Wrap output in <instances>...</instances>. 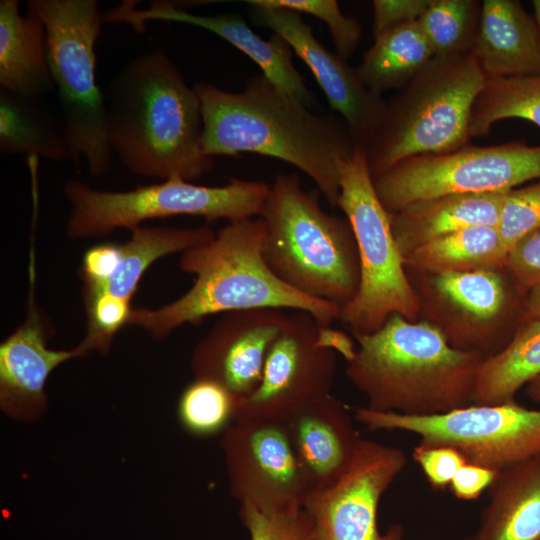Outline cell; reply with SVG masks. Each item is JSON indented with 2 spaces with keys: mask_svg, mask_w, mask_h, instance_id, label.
I'll return each instance as SVG.
<instances>
[{
  "mask_svg": "<svg viewBox=\"0 0 540 540\" xmlns=\"http://www.w3.org/2000/svg\"><path fill=\"white\" fill-rule=\"evenodd\" d=\"M193 87L202 105L204 155L248 152L282 160L310 177L337 207L341 168L356 147L342 119L311 112L262 74L239 92L206 82Z\"/></svg>",
  "mask_w": 540,
  "mask_h": 540,
  "instance_id": "cell-1",
  "label": "cell"
},
{
  "mask_svg": "<svg viewBox=\"0 0 540 540\" xmlns=\"http://www.w3.org/2000/svg\"><path fill=\"white\" fill-rule=\"evenodd\" d=\"M102 92L112 151L130 173L193 181L213 168L199 95L164 51L128 61Z\"/></svg>",
  "mask_w": 540,
  "mask_h": 540,
  "instance_id": "cell-2",
  "label": "cell"
},
{
  "mask_svg": "<svg viewBox=\"0 0 540 540\" xmlns=\"http://www.w3.org/2000/svg\"><path fill=\"white\" fill-rule=\"evenodd\" d=\"M266 234L261 218L228 222L215 237L181 253L180 270L193 275L192 286L159 308L132 309L128 325L155 339L185 325H199L214 314L273 308L311 314L323 327L339 319L340 308L307 296L279 279L263 256Z\"/></svg>",
  "mask_w": 540,
  "mask_h": 540,
  "instance_id": "cell-3",
  "label": "cell"
},
{
  "mask_svg": "<svg viewBox=\"0 0 540 540\" xmlns=\"http://www.w3.org/2000/svg\"><path fill=\"white\" fill-rule=\"evenodd\" d=\"M354 337L358 346L346 374L368 408L432 416L471 404L486 357L453 346L441 328L394 314L377 331Z\"/></svg>",
  "mask_w": 540,
  "mask_h": 540,
  "instance_id": "cell-4",
  "label": "cell"
},
{
  "mask_svg": "<svg viewBox=\"0 0 540 540\" xmlns=\"http://www.w3.org/2000/svg\"><path fill=\"white\" fill-rule=\"evenodd\" d=\"M260 218L263 256L275 275L295 290L338 306L357 293V245L347 219L326 213L296 174H279Z\"/></svg>",
  "mask_w": 540,
  "mask_h": 540,
  "instance_id": "cell-5",
  "label": "cell"
},
{
  "mask_svg": "<svg viewBox=\"0 0 540 540\" xmlns=\"http://www.w3.org/2000/svg\"><path fill=\"white\" fill-rule=\"evenodd\" d=\"M487 77L472 54L434 57L387 100L365 149L372 178L417 155L457 150L470 139V118Z\"/></svg>",
  "mask_w": 540,
  "mask_h": 540,
  "instance_id": "cell-6",
  "label": "cell"
},
{
  "mask_svg": "<svg viewBox=\"0 0 540 540\" xmlns=\"http://www.w3.org/2000/svg\"><path fill=\"white\" fill-rule=\"evenodd\" d=\"M46 30L54 89L73 153L92 176L110 167V145L103 92L96 82V43L105 23L96 0H29Z\"/></svg>",
  "mask_w": 540,
  "mask_h": 540,
  "instance_id": "cell-7",
  "label": "cell"
},
{
  "mask_svg": "<svg viewBox=\"0 0 540 540\" xmlns=\"http://www.w3.org/2000/svg\"><path fill=\"white\" fill-rule=\"evenodd\" d=\"M269 191L265 182L239 178L223 186H206L175 176L126 191L99 190L68 180L64 194L70 213L65 232L69 239L80 240L174 216L201 217L207 222L254 218L261 216Z\"/></svg>",
  "mask_w": 540,
  "mask_h": 540,
  "instance_id": "cell-8",
  "label": "cell"
},
{
  "mask_svg": "<svg viewBox=\"0 0 540 540\" xmlns=\"http://www.w3.org/2000/svg\"><path fill=\"white\" fill-rule=\"evenodd\" d=\"M337 207L352 228L360 268L357 293L340 309L339 319L354 336L377 331L394 314L414 321L419 299L408 281L391 213L378 198L362 147L356 146L341 168Z\"/></svg>",
  "mask_w": 540,
  "mask_h": 540,
  "instance_id": "cell-9",
  "label": "cell"
},
{
  "mask_svg": "<svg viewBox=\"0 0 540 540\" xmlns=\"http://www.w3.org/2000/svg\"><path fill=\"white\" fill-rule=\"evenodd\" d=\"M539 178L540 145L516 140L412 156L374 177L373 183L381 203L393 213L424 199L509 191Z\"/></svg>",
  "mask_w": 540,
  "mask_h": 540,
  "instance_id": "cell-10",
  "label": "cell"
},
{
  "mask_svg": "<svg viewBox=\"0 0 540 540\" xmlns=\"http://www.w3.org/2000/svg\"><path fill=\"white\" fill-rule=\"evenodd\" d=\"M355 419L369 430L405 431L421 444L458 450L467 463L501 471L540 455V409L514 401L458 408L432 416H409L353 408Z\"/></svg>",
  "mask_w": 540,
  "mask_h": 540,
  "instance_id": "cell-11",
  "label": "cell"
},
{
  "mask_svg": "<svg viewBox=\"0 0 540 540\" xmlns=\"http://www.w3.org/2000/svg\"><path fill=\"white\" fill-rule=\"evenodd\" d=\"M330 329L307 312L288 316L269 349L258 387L238 402L234 421L283 419L305 403L331 394L336 351Z\"/></svg>",
  "mask_w": 540,
  "mask_h": 540,
  "instance_id": "cell-12",
  "label": "cell"
},
{
  "mask_svg": "<svg viewBox=\"0 0 540 540\" xmlns=\"http://www.w3.org/2000/svg\"><path fill=\"white\" fill-rule=\"evenodd\" d=\"M406 464L401 449L362 438L347 470L307 496L304 510L314 540H402L399 524L379 531L377 512L381 497Z\"/></svg>",
  "mask_w": 540,
  "mask_h": 540,
  "instance_id": "cell-13",
  "label": "cell"
},
{
  "mask_svg": "<svg viewBox=\"0 0 540 540\" xmlns=\"http://www.w3.org/2000/svg\"><path fill=\"white\" fill-rule=\"evenodd\" d=\"M222 446L240 504L288 512L304 508L310 489L283 419L234 421Z\"/></svg>",
  "mask_w": 540,
  "mask_h": 540,
  "instance_id": "cell-14",
  "label": "cell"
},
{
  "mask_svg": "<svg viewBox=\"0 0 540 540\" xmlns=\"http://www.w3.org/2000/svg\"><path fill=\"white\" fill-rule=\"evenodd\" d=\"M246 3L252 21L283 38L309 67L331 109L341 115L355 146L365 150L378 131L387 100L366 87L347 60L318 41L301 14L260 0Z\"/></svg>",
  "mask_w": 540,
  "mask_h": 540,
  "instance_id": "cell-15",
  "label": "cell"
},
{
  "mask_svg": "<svg viewBox=\"0 0 540 540\" xmlns=\"http://www.w3.org/2000/svg\"><path fill=\"white\" fill-rule=\"evenodd\" d=\"M283 310L258 308L222 314L196 346V378L213 379L240 401L259 385L269 349L284 328Z\"/></svg>",
  "mask_w": 540,
  "mask_h": 540,
  "instance_id": "cell-16",
  "label": "cell"
},
{
  "mask_svg": "<svg viewBox=\"0 0 540 540\" xmlns=\"http://www.w3.org/2000/svg\"><path fill=\"white\" fill-rule=\"evenodd\" d=\"M134 2H124L104 13L105 22L126 23L141 32L149 21H166L207 30L244 53L255 62L275 86L306 106L315 103L311 91L292 61V49L280 36L264 40L235 13L200 15L187 12L167 1H153L147 8L136 9Z\"/></svg>",
  "mask_w": 540,
  "mask_h": 540,
  "instance_id": "cell-17",
  "label": "cell"
},
{
  "mask_svg": "<svg viewBox=\"0 0 540 540\" xmlns=\"http://www.w3.org/2000/svg\"><path fill=\"white\" fill-rule=\"evenodd\" d=\"M29 255V291L24 321L0 344V401L13 413L35 412L45 404V385L60 364L85 355L79 346L53 350L47 346L51 324L36 299L33 238Z\"/></svg>",
  "mask_w": 540,
  "mask_h": 540,
  "instance_id": "cell-18",
  "label": "cell"
},
{
  "mask_svg": "<svg viewBox=\"0 0 540 540\" xmlns=\"http://www.w3.org/2000/svg\"><path fill=\"white\" fill-rule=\"evenodd\" d=\"M283 420L310 492L334 483L362 440L343 403L331 394L305 403Z\"/></svg>",
  "mask_w": 540,
  "mask_h": 540,
  "instance_id": "cell-19",
  "label": "cell"
},
{
  "mask_svg": "<svg viewBox=\"0 0 540 540\" xmlns=\"http://www.w3.org/2000/svg\"><path fill=\"white\" fill-rule=\"evenodd\" d=\"M471 54L487 78L540 74V31L534 15L516 0L482 1Z\"/></svg>",
  "mask_w": 540,
  "mask_h": 540,
  "instance_id": "cell-20",
  "label": "cell"
},
{
  "mask_svg": "<svg viewBox=\"0 0 540 540\" xmlns=\"http://www.w3.org/2000/svg\"><path fill=\"white\" fill-rule=\"evenodd\" d=\"M507 191L447 194L411 203L391 213V228L403 258L449 233L475 226H495Z\"/></svg>",
  "mask_w": 540,
  "mask_h": 540,
  "instance_id": "cell-21",
  "label": "cell"
},
{
  "mask_svg": "<svg viewBox=\"0 0 540 540\" xmlns=\"http://www.w3.org/2000/svg\"><path fill=\"white\" fill-rule=\"evenodd\" d=\"M0 87L21 97L43 99L55 91L42 20L18 0L0 1Z\"/></svg>",
  "mask_w": 540,
  "mask_h": 540,
  "instance_id": "cell-22",
  "label": "cell"
},
{
  "mask_svg": "<svg viewBox=\"0 0 540 540\" xmlns=\"http://www.w3.org/2000/svg\"><path fill=\"white\" fill-rule=\"evenodd\" d=\"M476 530L464 540H540V455L499 471Z\"/></svg>",
  "mask_w": 540,
  "mask_h": 540,
  "instance_id": "cell-23",
  "label": "cell"
},
{
  "mask_svg": "<svg viewBox=\"0 0 540 540\" xmlns=\"http://www.w3.org/2000/svg\"><path fill=\"white\" fill-rule=\"evenodd\" d=\"M120 244L121 256L112 275L96 284H82V296L106 294L130 303L145 272L157 260L212 240L216 233L200 227L138 226Z\"/></svg>",
  "mask_w": 540,
  "mask_h": 540,
  "instance_id": "cell-24",
  "label": "cell"
},
{
  "mask_svg": "<svg viewBox=\"0 0 540 540\" xmlns=\"http://www.w3.org/2000/svg\"><path fill=\"white\" fill-rule=\"evenodd\" d=\"M42 100L0 89V152L73 162L63 120Z\"/></svg>",
  "mask_w": 540,
  "mask_h": 540,
  "instance_id": "cell-25",
  "label": "cell"
},
{
  "mask_svg": "<svg viewBox=\"0 0 540 540\" xmlns=\"http://www.w3.org/2000/svg\"><path fill=\"white\" fill-rule=\"evenodd\" d=\"M434 58V52L418 21L374 36L356 71L370 90L381 94L399 90Z\"/></svg>",
  "mask_w": 540,
  "mask_h": 540,
  "instance_id": "cell-26",
  "label": "cell"
},
{
  "mask_svg": "<svg viewBox=\"0 0 540 540\" xmlns=\"http://www.w3.org/2000/svg\"><path fill=\"white\" fill-rule=\"evenodd\" d=\"M508 250L495 226H475L434 239L404 258L405 267L433 275L505 268Z\"/></svg>",
  "mask_w": 540,
  "mask_h": 540,
  "instance_id": "cell-27",
  "label": "cell"
},
{
  "mask_svg": "<svg viewBox=\"0 0 540 540\" xmlns=\"http://www.w3.org/2000/svg\"><path fill=\"white\" fill-rule=\"evenodd\" d=\"M540 375V319H528L496 354L480 364L471 404L514 401L517 391Z\"/></svg>",
  "mask_w": 540,
  "mask_h": 540,
  "instance_id": "cell-28",
  "label": "cell"
},
{
  "mask_svg": "<svg viewBox=\"0 0 540 540\" xmlns=\"http://www.w3.org/2000/svg\"><path fill=\"white\" fill-rule=\"evenodd\" d=\"M519 118L540 128V74L487 78L470 118V135H487L504 119Z\"/></svg>",
  "mask_w": 540,
  "mask_h": 540,
  "instance_id": "cell-29",
  "label": "cell"
},
{
  "mask_svg": "<svg viewBox=\"0 0 540 540\" xmlns=\"http://www.w3.org/2000/svg\"><path fill=\"white\" fill-rule=\"evenodd\" d=\"M482 2L477 0H431L418 23L434 57L470 54L480 26Z\"/></svg>",
  "mask_w": 540,
  "mask_h": 540,
  "instance_id": "cell-30",
  "label": "cell"
},
{
  "mask_svg": "<svg viewBox=\"0 0 540 540\" xmlns=\"http://www.w3.org/2000/svg\"><path fill=\"white\" fill-rule=\"evenodd\" d=\"M433 287L448 305L478 322L497 318L507 298L503 279L493 270L434 275Z\"/></svg>",
  "mask_w": 540,
  "mask_h": 540,
  "instance_id": "cell-31",
  "label": "cell"
},
{
  "mask_svg": "<svg viewBox=\"0 0 540 540\" xmlns=\"http://www.w3.org/2000/svg\"><path fill=\"white\" fill-rule=\"evenodd\" d=\"M238 402L236 396L221 383L195 378L179 397L177 415L182 427L190 434L212 436L230 426Z\"/></svg>",
  "mask_w": 540,
  "mask_h": 540,
  "instance_id": "cell-32",
  "label": "cell"
},
{
  "mask_svg": "<svg viewBox=\"0 0 540 540\" xmlns=\"http://www.w3.org/2000/svg\"><path fill=\"white\" fill-rule=\"evenodd\" d=\"M263 4L285 8L299 14L305 13L320 19L330 32L336 53L343 59L350 58L362 38L359 21L346 16L335 0H260Z\"/></svg>",
  "mask_w": 540,
  "mask_h": 540,
  "instance_id": "cell-33",
  "label": "cell"
},
{
  "mask_svg": "<svg viewBox=\"0 0 540 540\" xmlns=\"http://www.w3.org/2000/svg\"><path fill=\"white\" fill-rule=\"evenodd\" d=\"M240 516L250 540H314L312 523L304 508L278 512L241 504Z\"/></svg>",
  "mask_w": 540,
  "mask_h": 540,
  "instance_id": "cell-34",
  "label": "cell"
},
{
  "mask_svg": "<svg viewBox=\"0 0 540 540\" xmlns=\"http://www.w3.org/2000/svg\"><path fill=\"white\" fill-rule=\"evenodd\" d=\"M539 227L540 178L528 186L505 193L497 225L508 252L519 239Z\"/></svg>",
  "mask_w": 540,
  "mask_h": 540,
  "instance_id": "cell-35",
  "label": "cell"
},
{
  "mask_svg": "<svg viewBox=\"0 0 540 540\" xmlns=\"http://www.w3.org/2000/svg\"><path fill=\"white\" fill-rule=\"evenodd\" d=\"M412 457L430 486L436 490L449 488L457 471L467 463L458 450L441 445L419 443L414 447Z\"/></svg>",
  "mask_w": 540,
  "mask_h": 540,
  "instance_id": "cell-36",
  "label": "cell"
},
{
  "mask_svg": "<svg viewBox=\"0 0 540 540\" xmlns=\"http://www.w3.org/2000/svg\"><path fill=\"white\" fill-rule=\"evenodd\" d=\"M504 269L523 290L540 285V227L524 235L511 247Z\"/></svg>",
  "mask_w": 540,
  "mask_h": 540,
  "instance_id": "cell-37",
  "label": "cell"
},
{
  "mask_svg": "<svg viewBox=\"0 0 540 540\" xmlns=\"http://www.w3.org/2000/svg\"><path fill=\"white\" fill-rule=\"evenodd\" d=\"M431 0H374L372 32L376 36L391 28L418 21Z\"/></svg>",
  "mask_w": 540,
  "mask_h": 540,
  "instance_id": "cell-38",
  "label": "cell"
},
{
  "mask_svg": "<svg viewBox=\"0 0 540 540\" xmlns=\"http://www.w3.org/2000/svg\"><path fill=\"white\" fill-rule=\"evenodd\" d=\"M121 256L120 244L105 242L85 251L79 275L82 284H96L109 278Z\"/></svg>",
  "mask_w": 540,
  "mask_h": 540,
  "instance_id": "cell-39",
  "label": "cell"
},
{
  "mask_svg": "<svg viewBox=\"0 0 540 540\" xmlns=\"http://www.w3.org/2000/svg\"><path fill=\"white\" fill-rule=\"evenodd\" d=\"M498 473L488 467L466 463L455 474L449 489L460 500H475L492 485Z\"/></svg>",
  "mask_w": 540,
  "mask_h": 540,
  "instance_id": "cell-40",
  "label": "cell"
},
{
  "mask_svg": "<svg viewBox=\"0 0 540 540\" xmlns=\"http://www.w3.org/2000/svg\"><path fill=\"white\" fill-rule=\"evenodd\" d=\"M526 311L528 319H540V285L529 290Z\"/></svg>",
  "mask_w": 540,
  "mask_h": 540,
  "instance_id": "cell-41",
  "label": "cell"
},
{
  "mask_svg": "<svg viewBox=\"0 0 540 540\" xmlns=\"http://www.w3.org/2000/svg\"><path fill=\"white\" fill-rule=\"evenodd\" d=\"M525 393L533 402L540 405V375L525 386Z\"/></svg>",
  "mask_w": 540,
  "mask_h": 540,
  "instance_id": "cell-42",
  "label": "cell"
},
{
  "mask_svg": "<svg viewBox=\"0 0 540 540\" xmlns=\"http://www.w3.org/2000/svg\"><path fill=\"white\" fill-rule=\"evenodd\" d=\"M532 6L534 9V17L536 19V22L540 31V0H533Z\"/></svg>",
  "mask_w": 540,
  "mask_h": 540,
  "instance_id": "cell-43",
  "label": "cell"
}]
</instances>
